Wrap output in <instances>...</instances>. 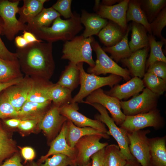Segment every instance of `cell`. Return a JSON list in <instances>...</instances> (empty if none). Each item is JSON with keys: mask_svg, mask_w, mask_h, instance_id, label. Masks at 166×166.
<instances>
[{"mask_svg": "<svg viewBox=\"0 0 166 166\" xmlns=\"http://www.w3.org/2000/svg\"><path fill=\"white\" fill-rule=\"evenodd\" d=\"M52 50V43L43 41L17 48L16 53L22 72L31 77L49 80L55 68Z\"/></svg>", "mask_w": 166, "mask_h": 166, "instance_id": "obj_1", "label": "cell"}, {"mask_svg": "<svg viewBox=\"0 0 166 166\" xmlns=\"http://www.w3.org/2000/svg\"><path fill=\"white\" fill-rule=\"evenodd\" d=\"M80 15L75 12L70 18H57L52 25L31 30L30 32L39 39L53 43L58 41H67L75 37L83 29L80 22Z\"/></svg>", "mask_w": 166, "mask_h": 166, "instance_id": "obj_2", "label": "cell"}, {"mask_svg": "<svg viewBox=\"0 0 166 166\" xmlns=\"http://www.w3.org/2000/svg\"><path fill=\"white\" fill-rule=\"evenodd\" d=\"M94 39L93 36L85 38L81 35L65 41L63 45L61 59L68 60L76 65L84 62L89 67L93 66L95 62L92 57L91 43Z\"/></svg>", "mask_w": 166, "mask_h": 166, "instance_id": "obj_3", "label": "cell"}, {"mask_svg": "<svg viewBox=\"0 0 166 166\" xmlns=\"http://www.w3.org/2000/svg\"><path fill=\"white\" fill-rule=\"evenodd\" d=\"M83 63L77 64L80 73V87L78 93L73 98L71 103H83V99L94 91L106 85L112 88L122 78L120 76L113 74L101 77L88 73L84 69Z\"/></svg>", "mask_w": 166, "mask_h": 166, "instance_id": "obj_4", "label": "cell"}, {"mask_svg": "<svg viewBox=\"0 0 166 166\" xmlns=\"http://www.w3.org/2000/svg\"><path fill=\"white\" fill-rule=\"evenodd\" d=\"M91 46L96 54L97 59L94 65L88 68L87 73L97 76L110 73L120 76L127 81L131 79V75L128 69L121 67L109 57L94 38Z\"/></svg>", "mask_w": 166, "mask_h": 166, "instance_id": "obj_5", "label": "cell"}, {"mask_svg": "<svg viewBox=\"0 0 166 166\" xmlns=\"http://www.w3.org/2000/svg\"><path fill=\"white\" fill-rule=\"evenodd\" d=\"M89 105L99 112V114L95 115V119L100 121L108 127L109 131L107 134L111 135L116 141L120 151L126 160L134 158L129 151V140L127 132L116 125L109 116L107 110L103 106L98 103Z\"/></svg>", "mask_w": 166, "mask_h": 166, "instance_id": "obj_6", "label": "cell"}, {"mask_svg": "<svg viewBox=\"0 0 166 166\" xmlns=\"http://www.w3.org/2000/svg\"><path fill=\"white\" fill-rule=\"evenodd\" d=\"M19 0L0 1V17L3 22L2 33L10 41L20 31H27V25L19 22L16 17Z\"/></svg>", "mask_w": 166, "mask_h": 166, "instance_id": "obj_7", "label": "cell"}, {"mask_svg": "<svg viewBox=\"0 0 166 166\" xmlns=\"http://www.w3.org/2000/svg\"><path fill=\"white\" fill-rule=\"evenodd\" d=\"M140 94L127 101H120L122 112L125 116L147 113L157 108L160 96L147 88Z\"/></svg>", "mask_w": 166, "mask_h": 166, "instance_id": "obj_8", "label": "cell"}, {"mask_svg": "<svg viewBox=\"0 0 166 166\" xmlns=\"http://www.w3.org/2000/svg\"><path fill=\"white\" fill-rule=\"evenodd\" d=\"M165 125V120L157 108L147 113L126 116L124 121L119 127L127 132H130L148 127H152L157 130L163 128Z\"/></svg>", "mask_w": 166, "mask_h": 166, "instance_id": "obj_9", "label": "cell"}, {"mask_svg": "<svg viewBox=\"0 0 166 166\" xmlns=\"http://www.w3.org/2000/svg\"><path fill=\"white\" fill-rule=\"evenodd\" d=\"M83 103L89 105L93 103L101 105L109 111L112 118L117 126L120 125L125 119L126 116L121 110L120 101L107 95L101 88L91 93Z\"/></svg>", "mask_w": 166, "mask_h": 166, "instance_id": "obj_10", "label": "cell"}, {"mask_svg": "<svg viewBox=\"0 0 166 166\" xmlns=\"http://www.w3.org/2000/svg\"><path fill=\"white\" fill-rule=\"evenodd\" d=\"M102 138L100 135H91L84 136L78 140L74 147L77 152V166H83L89 163L93 154L109 144L107 142H100Z\"/></svg>", "mask_w": 166, "mask_h": 166, "instance_id": "obj_11", "label": "cell"}, {"mask_svg": "<svg viewBox=\"0 0 166 166\" xmlns=\"http://www.w3.org/2000/svg\"><path fill=\"white\" fill-rule=\"evenodd\" d=\"M150 132L149 129L127 132L130 152L141 166H149V146L147 135Z\"/></svg>", "mask_w": 166, "mask_h": 166, "instance_id": "obj_12", "label": "cell"}, {"mask_svg": "<svg viewBox=\"0 0 166 166\" xmlns=\"http://www.w3.org/2000/svg\"><path fill=\"white\" fill-rule=\"evenodd\" d=\"M78 109V103H71L60 108L61 114L76 126L79 127H90L107 134L108 131L103 123L98 120L86 117L79 112Z\"/></svg>", "mask_w": 166, "mask_h": 166, "instance_id": "obj_13", "label": "cell"}, {"mask_svg": "<svg viewBox=\"0 0 166 166\" xmlns=\"http://www.w3.org/2000/svg\"><path fill=\"white\" fill-rule=\"evenodd\" d=\"M33 81L32 77L25 75L19 82L5 90L2 94L17 111L20 110L26 101Z\"/></svg>", "mask_w": 166, "mask_h": 166, "instance_id": "obj_14", "label": "cell"}, {"mask_svg": "<svg viewBox=\"0 0 166 166\" xmlns=\"http://www.w3.org/2000/svg\"><path fill=\"white\" fill-rule=\"evenodd\" d=\"M67 120L61 114L60 107L53 105L40 120L38 127L49 138H52L59 133Z\"/></svg>", "mask_w": 166, "mask_h": 166, "instance_id": "obj_15", "label": "cell"}, {"mask_svg": "<svg viewBox=\"0 0 166 166\" xmlns=\"http://www.w3.org/2000/svg\"><path fill=\"white\" fill-rule=\"evenodd\" d=\"M129 0H123L117 4L107 6L100 4L97 14L101 17L108 19L126 31L128 28L126 14Z\"/></svg>", "mask_w": 166, "mask_h": 166, "instance_id": "obj_16", "label": "cell"}, {"mask_svg": "<svg viewBox=\"0 0 166 166\" xmlns=\"http://www.w3.org/2000/svg\"><path fill=\"white\" fill-rule=\"evenodd\" d=\"M142 80L139 77H133L122 85L117 84L109 90L104 91L107 95L114 97L119 100H127L139 94L144 89Z\"/></svg>", "mask_w": 166, "mask_h": 166, "instance_id": "obj_17", "label": "cell"}, {"mask_svg": "<svg viewBox=\"0 0 166 166\" xmlns=\"http://www.w3.org/2000/svg\"><path fill=\"white\" fill-rule=\"evenodd\" d=\"M150 49L149 45L132 52L128 57L121 60L127 67L131 75L141 78L145 73L146 58Z\"/></svg>", "mask_w": 166, "mask_h": 166, "instance_id": "obj_18", "label": "cell"}, {"mask_svg": "<svg viewBox=\"0 0 166 166\" xmlns=\"http://www.w3.org/2000/svg\"><path fill=\"white\" fill-rule=\"evenodd\" d=\"M65 122L58 135L51 141L50 148L47 153L41 157L40 160V162H43L49 156L57 154L65 155L76 161L77 151L75 147L72 148L70 146L66 140Z\"/></svg>", "mask_w": 166, "mask_h": 166, "instance_id": "obj_19", "label": "cell"}, {"mask_svg": "<svg viewBox=\"0 0 166 166\" xmlns=\"http://www.w3.org/2000/svg\"><path fill=\"white\" fill-rule=\"evenodd\" d=\"M149 166H166V136L148 138Z\"/></svg>", "mask_w": 166, "mask_h": 166, "instance_id": "obj_20", "label": "cell"}, {"mask_svg": "<svg viewBox=\"0 0 166 166\" xmlns=\"http://www.w3.org/2000/svg\"><path fill=\"white\" fill-rule=\"evenodd\" d=\"M65 125L66 140L68 144L72 148L74 147L78 140L85 136L99 135L105 139L109 138V135L107 134L102 133L90 127H78L68 119L65 122Z\"/></svg>", "mask_w": 166, "mask_h": 166, "instance_id": "obj_21", "label": "cell"}, {"mask_svg": "<svg viewBox=\"0 0 166 166\" xmlns=\"http://www.w3.org/2000/svg\"><path fill=\"white\" fill-rule=\"evenodd\" d=\"M80 20L85 27L81 34L85 38L97 35L108 22L107 19L101 17L97 13H90L84 10H81Z\"/></svg>", "mask_w": 166, "mask_h": 166, "instance_id": "obj_22", "label": "cell"}, {"mask_svg": "<svg viewBox=\"0 0 166 166\" xmlns=\"http://www.w3.org/2000/svg\"><path fill=\"white\" fill-rule=\"evenodd\" d=\"M32 78V85L27 101L40 103L51 101L49 92L54 83L49 80L40 77Z\"/></svg>", "mask_w": 166, "mask_h": 166, "instance_id": "obj_23", "label": "cell"}, {"mask_svg": "<svg viewBox=\"0 0 166 166\" xmlns=\"http://www.w3.org/2000/svg\"><path fill=\"white\" fill-rule=\"evenodd\" d=\"M126 32L117 24L109 21L97 36L105 47H109L114 45L119 42Z\"/></svg>", "mask_w": 166, "mask_h": 166, "instance_id": "obj_24", "label": "cell"}, {"mask_svg": "<svg viewBox=\"0 0 166 166\" xmlns=\"http://www.w3.org/2000/svg\"><path fill=\"white\" fill-rule=\"evenodd\" d=\"M80 73L77 65L69 62L56 83L72 92L80 84Z\"/></svg>", "mask_w": 166, "mask_h": 166, "instance_id": "obj_25", "label": "cell"}, {"mask_svg": "<svg viewBox=\"0 0 166 166\" xmlns=\"http://www.w3.org/2000/svg\"><path fill=\"white\" fill-rule=\"evenodd\" d=\"M47 0H24L23 4L19 7L18 13L20 15L18 19L21 22L25 24L30 22L44 8V3Z\"/></svg>", "mask_w": 166, "mask_h": 166, "instance_id": "obj_26", "label": "cell"}, {"mask_svg": "<svg viewBox=\"0 0 166 166\" xmlns=\"http://www.w3.org/2000/svg\"><path fill=\"white\" fill-rule=\"evenodd\" d=\"M131 26V38L128 45L132 53L149 46V39L148 31L144 26L134 22Z\"/></svg>", "mask_w": 166, "mask_h": 166, "instance_id": "obj_27", "label": "cell"}, {"mask_svg": "<svg viewBox=\"0 0 166 166\" xmlns=\"http://www.w3.org/2000/svg\"><path fill=\"white\" fill-rule=\"evenodd\" d=\"M23 77L18 59L9 61L0 58V82H7Z\"/></svg>", "mask_w": 166, "mask_h": 166, "instance_id": "obj_28", "label": "cell"}, {"mask_svg": "<svg viewBox=\"0 0 166 166\" xmlns=\"http://www.w3.org/2000/svg\"><path fill=\"white\" fill-rule=\"evenodd\" d=\"M52 102L40 103L26 101L19 111L20 119L41 118L50 108Z\"/></svg>", "mask_w": 166, "mask_h": 166, "instance_id": "obj_29", "label": "cell"}, {"mask_svg": "<svg viewBox=\"0 0 166 166\" xmlns=\"http://www.w3.org/2000/svg\"><path fill=\"white\" fill-rule=\"evenodd\" d=\"M131 26L128 27L125 34L122 39L114 46L102 48L103 50L110 54V58L117 62L129 57L132 53L128 45V36Z\"/></svg>", "mask_w": 166, "mask_h": 166, "instance_id": "obj_30", "label": "cell"}, {"mask_svg": "<svg viewBox=\"0 0 166 166\" xmlns=\"http://www.w3.org/2000/svg\"><path fill=\"white\" fill-rule=\"evenodd\" d=\"M127 22L132 21L144 26L149 34H152L150 23L141 7L140 0H129L126 14Z\"/></svg>", "mask_w": 166, "mask_h": 166, "instance_id": "obj_31", "label": "cell"}, {"mask_svg": "<svg viewBox=\"0 0 166 166\" xmlns=\"http://www.w3.org/2000/svg\"><path fill=\"white\" fill-rule=\"evenodd\" d=\"M60 14L52 7L44 8L41 11L27 24V31L44 27H49Z\"/></svg>", "mask_w": 166, "mask_h": 166, "instance_id": "obj_32", "label": "cell"}, {"mask_svg": "<svg viewBox=\"0 0 166 166\" xmlns=\"http://www.w3.org/2000/svg\"><path fill=\"white\" fill-rule=\"evenodd\" d=\"M72 92L57 83H54L49 92V97L53 105L59 107L71 103Z\"/></svg>", "mask_w": 166, "mask_h": 166, "instance_id": "obj_33", "label": "cell"}, {"mask_svg": "<svg viewBox=\"0 0 166 166\" xmlns=\"http://www.w3.org/2000/svg\"><path fill=\"white\" fill-rule=\"evenodd\" d=\"M126 160L118 145L108 144L105 147L104 166H124Z\"/></svg>", "mask_w": 166, "mask_h": 166, "instance_id": "obj_34", "label": "cell"}, {"mask_svg": "<svg viewBox=\"0 0 166 166\" xmlns=\"http://www.w3.org/2000/svg\"><path fill=\"white\" fill-rule=\"evenodd\" d=\"M150 54L146 60L145 70L148 67L156 61H161L166 63V58L162 50V47L165 44L161 41L157 42L154 37L152 34H148Z\"/></svg>", "mask_w": 166, "mask_h": 166, "instance_id": "obj_35", "label": "cell"}, {"mask_svg": "<svg viewBox=\"0 0 166 166\" xmlns=\"http://www.w3.org/2000/svg\"><path fill=\"white\" fill-rule=\"evenodd\" d=\"M141 7L150 23L166 5L165 0H140Z\"/></svg>", "mask_w": 166, "mask_h": 166, "instance_id": "obj_36", "label": "cell"}, {"mask_svg": "<svg viewBox=\"0 0 166 166\" xmlns=\"http://www.w3.org/2000/svg\"><path fill=\"white\" fill-rule=\"evenodd\" d=\"M142 80L144 87L160 96L166 90V81L154 74L146 72Z\"/></svg>", "mask_w": 166, "mask_h": 166, "instance_id": "obj_37", "label": "cell"}, {"mask_svg": "<svg viewBox=\"0 0 166 166\" xmlns=\"http://www.w3.org/2000/svg\"><path fill=\"white\" fill-rule=\"evenodd\" d=\"M12 140L5 132L0 128V163L15 151Z\"/></svg>", "mask_w": 166, "mask_h": 166, "instance_id": "obj_38", "label": "cell"}, {"mask_svg": "<svg viewBox=\"0 0 166 166\" xmlns=\"http://www.w3.org/2000/svg\"><path fill=\"white\" fill-rule=\"evenodd\" d=\"M152 34L158 37L166 43V39L161 34V31L166 25V7H164L152 21L150 23Z\"/></svg>", "mask_w": 166, "mask_h": 166, "instance_id": "obj_39", "label": "cell"}, {"mask_svg": "<svg viewBox=\"0 0 166 166\" xmlns=\"http://www.w3.org/2000/svg\"><path fill=\"white\" fill-rule=\"evenodd\" d=\"M77 166L75 161L61 154H55L46 158L39 166Z\"/></svg>", "mask_w": 166, "mask_h": 166, "instance_id": "obj_40", "label": "cell"}, {"mask_svg": "<svg viewBox=\"0 0 166 166\" xmlns=\"http://www.w3.org/2000/svg\"><path fill=\"white\" fill-rule=\"evenodd\" d=\"M20 113L17 111L3 94L0 96V118L14 117L20 119Z\"/></svg>", "mask_w": 166, "mask_h": 166, "instance_id": "obj_41", "label": "cell"}, {"mask_svg": "<svg viewBox=\"0 0 166 166\" xmlns=\"http://www.w3.org/2000/svg\"><path fill=\"white\" fill-rule=\"evenodd\" d=\"M72 2L71 0H58L51 7L67 19L73 15L71 9Z\"/></svg>", "mask_w": 166, "mask_h": 166, "instance_id": "obj_42", "label": "cell"}, {"mask_svg": "<svg viewBox=\"0 0 166 166\" xmlns=\"http://www.w3.org/2000/svg\"><path fill=\"white\" fill-rule=\"evenodd\" d=\"M146 72L154 74L166 81V63L156 61L150 65L146 70Z\"/></svg>", "mask_w": 166, "mask_h": 166, "instance_id": "obj_43", "label": "cell"}, {"mask_svg": "<svg viewBox=\"0 0 166 166\" xmlns=\"http://www.w3.org/2000/svg\"><path fill=\"white\" fill-rule=\"evenodd\" d=\"M3 22L0 17V58L6 60L12 61L18 59L16 53L10 51L6 48L0 37L2 32Z\"/></svg>", "mask_w": 166, "mask_h": 166, "instance_id": "obj_44", "label": "cell"}, {"mask_svg": "<svg viewBox=\"0 0 166 166\" xmlns=\"http://www.w3.org/2000/svg\"><path fill=\"white\" fill-rule=\"evenodd\" d=\"M41 118H28L21 119L18 127L21 130L28 131L33 129L39 122Z\"/></svg>", "mask_w": 166, "mask_h": 166, "instance_id": "obj_45", "label": "cell"}, {"mask_svg": "<svg viewBox=\"0 0 166 166\" xmlns=\"http://www.w3.org/2000/svg\"><path fill=\"white\" fill-rule=\"evenodd\" d=\"M105 148L98 151L91 157V166H104Z\"/></svg>", "mask_w": 166, "mask_h": 166, "instance_id": "obj_46", "label": "cell"}, {"mask_svg": "<svg viewBox=\"0 0 166 166\" xmlns=\"http://www.w3.org/2000/svg\"><path fill=\"white\" fill-rule=\"evenodd\" d=\"M21 154L26 161L31 160L35 157L34 150L31 147H26L21 148Z\"/></svg>", "mask_w": 166, "mask_h": 166, "instance_id": "obj_47", "label": "cell"}, {"mask_svg": "<svg viewBox=\"0 0 166 166\" xmlns=\"http://www.w3.org/2000/svg\"><path fill=\"white\" fill-rule=\"evenodd\" d=\"M0 166H25L21 163V159L18 155H15L6 160Z\"/></svg>", "mask_w": 166, "mask_h": 166, "instance_id": "obj_48", "label": "cell"}, {"mask_svg": "<svg viewBox=\"0 0 166 166\" xmlns=\"http://www.w3.org/2000/svg\"><path fill=\"white\" fill-rule=\"evenodd\" d=\"M22 36L28 44H31L36 42H40L42 41L37 38L35 35L31 32L24 30L23 32Z\"/></svg>", "mask_w": 166, "mask_h": 166, "instance_id": "obj_49", "label": "cell"}, {"mask_svg": "<svg viewBox=\"0 0 166 166\" xmlns=\"http://www.w3.org/2000/svg\"><path fill=\"white\" fill-rule=\"evenodd\" d=\"M23 77L7 82H0V92L3 90H6L8 87L18 83Z\"/></svg>", "mask_w": 166, "mask_h": 166, "instance_id": "obj_50", "label": "cell"}, {"mask_svg": "<svg viewBox=\"0 0 166 166\" xmlns=\"http://www.w3.org/2000/svg\"><path fill=\"white\" fill-rule=\"evenodd\" d=\"M15 42L16 46L18 48H23L28 44L22 35L17 36L15 38Z\"/></svg>", "mask_w": 166, "mask_h": 166, "instance_id": "obj_51", "label": "cell"}, {"mask_svg": "<svg viewBox=\"0 0 166 166\" xmlns=\"http://www.w3.org/2000/svg\"><path fill=\"white\" fill-rule=\"evenodd\" d=\"M21 119L18 118H14L6 120L5 123L7 125L12 128L18 127Z\"/></svg>", "mask_w": 166, "mask_h": 166, "instance_id": "obj_52", "label": "cell"}, {"mask_svg": "<svg viewBox=\"0 0 166 166\" xmlns=\"http://www.w3.org/2000/svg\"><path fill=\"white\" fill-rule=\"evenodd\" d=\"M121 0H103L102 1L101 5L105 6H112L116 3L121 2Z\"/></svg>", "mask_w": 166, "mask_h": 166, "instance_id": "obj_53", "label": "cell"}, {"mask_svg": "<svg viewBox=\"0 0 166 166\" xmlns=\"http://www.w3.org/2000/svg\"><path fill=\"white\" fill-rule=\"evenodd\" d=\"M124 166H141L140 164L134 158L126 160Z\"/></svg>", "mask_w": 166, "mask_h": 166, "instance_id": "obj_54", "label": "cell"}, {"mask_svg": "<svg viewBox=\"0 0 166 166\" xmlns=\"http://www.w3.org/2000/svg\"><path fill=\"white\" fill-rule=\"evenodd\" d=\"M100 4L101 3L100 0H96L95 1V4L93 9L96 12L98 10Z\"/></svg>", "mask_w": 166, "mask_h": 166, "instance_id": "obj_55", "label": "cell"}, {"mask_svg": "<svg viewBox=\"0 0 166 166\" xmlns=\"http://www.w3.org/2000/svg\"><path fill=\"white\" fill-rule=\"evenodd\" d=\"M91 165H92V161H91L89 163L83 166H91Z\"/></svg>", "mask_w": 166, "mask_h": 166, "instance_id": "obj_56", "label": "cell"}, {"mask_svg": "<svg viewBox=\"0 0 166 166\" xmlns=\"http://www.w3.org/2000/svg\"><path fill=\"white\" fill-rule=\"evenodd\" d=\"M31 166H38L36 163L34 162L32 163Z\"/></svg>", "mask_w": 166, "mask_h": 166, "instance_id": "obj_57", "label": "cell"}]
</instances>
